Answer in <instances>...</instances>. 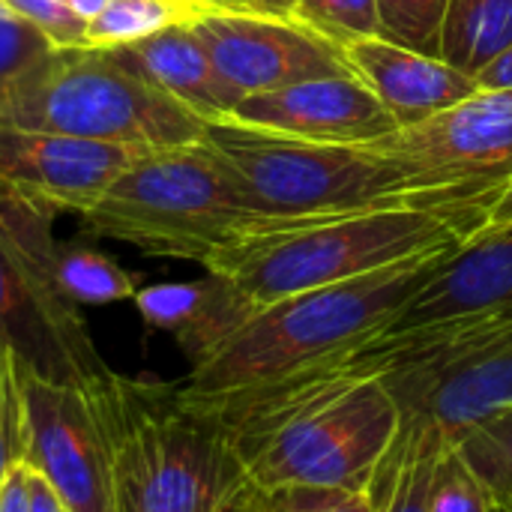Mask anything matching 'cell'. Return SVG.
<instances>
[{"label":"cell","instance_id":"cell-1","mask_svg":"<svg viewBox=\"0 0 512 512\" xmlns=\"http://www.w3.org/2000/svg\"><path fill=\"white\" fill-rule=\"evenodd\" d=\"M195 402L225 423L249 480L264 492L294 486L369 492L402 432L384 378L360 363Z\"/></svg>","mask_w":512,"mask_h":512},{"label":"cell","instance_id":"cell-2","mask_svg":"<svg viewBox=\"0 0 512 512\" xmlns=\"http://www.w3.org/2000/svg\"><path fill=\"white\" fill-rule=\"evenodd\" d=\"M84 396L105 444L111 512H231L252 489L225 423L180 381L108 369Z\"/></svg>","mask_w":512,"mask_h":512},{"label":"cell","instance_id":"cell-3","mask_svg":"<svg viewBox=\"0 0 512 512\" xmlns=\"http://www.w3.org/2000/svg\"><path fill=\"white\" fill-rule=\"evenodd\" d=\"M456 249L261 306L180 381L192 399L267 390L354 360L423 291Z\"/></svg>","mask_w":512,"mask_h":512},{"label":"cell","instance_id":"cell-4","mask_svg":"<svg viewBox=\"0 0 512 512\" xmlns=\"http://www.w3.org/2000/svg\"><path fill=\"white\" fill-rule=\"evenodd\" d=\"M78 225L93 240L207 267L228 246L282 222L255 213L225 162L198 141L141 153L90 210L78 213Z\"/></svg>","mask_w":512,"mask_h":512},{"label":"cell","instance_id":"cell-5","mask_svg":"<svg viewBox=\"0 0 512 512\" xmlns=\"http://www.w3.org/2000/svg\"><path fill=\"white\" fill-rule=\"evenodd\" d=\"M471 237L462 222L444 213L381 207L258 231L219 252L204 270L231 279L252 303L267 306L432 252L459 249Z\"/></svg>","mask_w":512,"mask_h":512},{"label":"cell","instance_id":"cell-6","mask_svg":"<svg viewBox=\"0 0 512 512\" xmlns=\"http://www.w3.org/2000/svg\"><path fill=\"white\" fill-rule=\"evenodd\" d=\"M0 126L168 150L198 144L207 120L162 93L111 51L57 48L0 90Z\"/></svg>","mask_w":512,"mask_h":512},{"label":"cell","instance_id":"cell-7","mask_svg":"<svg viewBox=\"0 0 512 512\" xmlns=\"http://www.w3.org/2000/svg\"><path fill=\"white\" fill-rule=\"evenodd\" d=\"M204 141L225 162L249 207L270 222L294 225L405 207L402 177L375 144H315L231 117L210 120Z\"/></svg>","mask_w":512,"mask_h":512},{"label":"cell","instance_id":"cell-8","mask_svg":"<svg viewBox=\"0 0 512 512\" xmlns=\"http://www.w3.org/2000/svg\"><path fill=\"white\" fill-rule=\"evenodd\" d=\"M54 219V210L0 186V348L24 372L84 390L108 363L57 279Z\"/></svg>","mask_w":512,"mask_h":512},{"label":"cell","instance_id":"cell-9","mask_svg":"<svg viewBox=\"0 0 512 512\" xmlns=\"http://www.w3.org/2000/svg\"><path fill=\"white\" fill-rule=\"evenodd\" d=\"M375 369L405 429L456 447L474 426L512 405V324H462L375 339L354 360Z\"/></svg>","mask_w":512,"mask_h":512},{"label":"cell","instance_id":"cell-10","mask_svg":"<svg viewBox=\"0 0 512 512\" xmlns=\"http://www.w3.org/2000/svg\"><path fill=\"white\" fill-rule=\"evenodd\" d=\"M375 147L393 159L405 207L444 213L477 237L512 180V90H477Z\"/></svg>","mask_w":512,"mask_h":512},{"label":"cell","instance_id":"cell-11","mask_svg":"<svg viewBox=\"0 0 512 512\" xmlns=\"http://www.w3.org/2000/svg\"><path fill=\"white\" fill-rule=\"evenodd\" d=\"M192 27L219 75L240 99L351 72L345 48L318 36L297 18L243 15L204 3Z\"/></svg>","mask_w":512,"mask_h":512},{"label":"cell","instance_id":"cell-12","mask_svg":"<svg viewBox=\"0 0 512 512\" xmlns=\"http://www.w3.org/2000/svg\"><path fill=\"white\" fill-rule=\"evenodd\" d=\"M24 465L69 512H111L108 459L84 390L21 372Z\"/></svg>","mask_w":512,"mask_h":512},{"label":"cell","instance_id":"cell-13","mask_svg":"<svg viewBox=\"0 0 512 512\" xmlns=\"http://www.w3.org/2000/svg\"><path fill=\"white\" fill-rule=\"evenodd\" d=\"M150 150L0 126V186L54 210L84 213Z\"/></svg>","mask_w":512,"mask_h":512},{"label":"cell","instance_id":"cell-14","mask_svg":"<svg viewBox=\"0 0 512 512\" xmlns=\"http://www.w3.org/2000/svg\"><path fill=\"white\" fill-rule=\"evenodd\" d=\"M462 324H512V222L462 243L378 339Z\"/></svg>","mask_w":512,"mask_h":512},{"label":"cell","instance_id":"cell-15","mask_svg":"<svg viewBox=\"0 0 512 512\" xmlns=\"http://www.w3.org/2000/svg\"><path fill=\"white\" fill-rule=\"evenodd\" d=\"M231 120L315 144L354 147L375 144L399 129L381 99L354 72L246 96L231 111Z\"/></svg>","mask_w":512,"mask_h":512},{"label":"cell","instance_id":"cell-16","mask_svg":"<svg viewBox=\"0 0 512 512\" xmlns=\"http://www.w3.org/2000/svg\"><path fill=\"white\" fill-rule=\"evenodd\" d=\"M345 57L351 72L369 84L399 129L417 126L480 90L474 75L444 57L396 45L384 36L345 45Z\"/></svg>","mask_w":512,"mask_h":512},{"label":"cell","instance_id":"cell-17","mask_svg":"<svg viewBox=\"0 0 512 512\" xmlns=\"http://www.w3.org/2000/svg\"><path fill=\"white\" fill-rule=\"evenodd\" d=\"M132 300L150 327L168 333L177 342L189 366L213 354L261 309L219 273H207L195 282L138 288Z\"/></svg>","mask_w":512,"mask_h":512},{"label":"cell","instance_id":"cell-18","mask_svg":"<svg viewBox=\"0 0 512 512\" xmlns=\"http://www.w3.org/2000/svg\"><path fill=\"white\" fill-rule=\"evenodd\" d=\"M111 54L135 75L192 108L207 123L231 117L240 102V96L228 87V81L210 60L192 21L171 24L147 39L111 48Z\"/></svg>","mask_w":512,"mask_h":512},{"label":"cell","instance_id":"cell-19","mask_svg":"<svg viewBox=\"0 0 512 512\" xmlns=\"http://www.w3.org/2000/svg\"><path fill=\"white\" fill-rule=\"evenodd\" d=\"M444 444L426 429L399 432L375 483L369 486L375 512H429V483Z\"/></svg>","mask_w":512,"mask_h":512},{"label":"cell","instance_id":"cell-20","mask_svg":"<svg viewBox=\"0 0 512 512\" xmlns=\"http://www.w3.org/2000/svg\"><path fill=\"white\" fill-rule=\"evenodd\" d=\"M512 42V0H450L441 57L456 69L477 75Z\"/></svg>","mask_w":512,"mask_h":512},{"label":"cell","instance_id":"cell-21","mask_svg":"<svg viewBox=\"0 0 512 512\" xmlns=\"http://www.w3.org/2000/svg\"><path fill=\"white\" fill-rule=\"evenodd\" d=\"M204 0H114L96 18L87 21L84 48H123L147 39L171 24L192 21Z\"/></svg>","mask_w":512,"mask_h":512},{"label":"cell","instance_id":"cell-22","mask_svg":"<svg viewBox=\"0 0 512 512\" xmlns=\"http://www.w3.org/2000/svg\"><path fill=\"white\" fill-rule=\"evenodd\" d=\"M57 279L78 306L123 303L138 294V276L93 246H63L57 252Z\"/></svg>","mask_w":512,"mask_h":512},{"label":"cell","instance_id":"cell-23","mask_svg":"<svg viewBox=\"0 0 512 512\" xmlns=\"http://www.w3.org/2000/svg\"><path fill=\"white\" fill-rule=\"evenodd\" d=\"M429 512H501V501L459 447H444L429 483Z\"/></svg>","mask_w":512,"mask_h":512},{"label":"cell","instance_id":"cell-24","mask_svg":"<svg viewBox=\"0 0 512 512\" xmlns=\"http://www.w3.org/2000/svg\"><path fill=\"white\" fill-rule=\"evenodd\" d=\"M294 18L339 48L381 36L378 0H297Z\"/></svg>","mask_w":512,"mask_h":512},{"label":"cell","instance_id":"cell-25","mask_svg":"<svg viewBox=\"0 0 512 512\" xmlns=\"http://www.w3.org/2000/svg\"><path fill=\"white\" fill-rule=\"evenodd\" d=\"M450 0H378L381 36L441 57V33L447 21Z\"/></svg>","mask_w":512,"mask_h":512},{"label":"cell","instance_id":"cell-26","mask_svg":"<svg viewBox=\"0 0 512 512\" xmlns=\"http://www.w3.org/2000/svg\"><path fill=\"white\" fill-rule=\"evenodd\" d=\"M456 447L501 501L512 489V405L486 417Z\"/></svg>","mask_w":512,"mask_h":512},{"label":"cell","instance_id":"cell-27","mask_svg":"<svg viewBox=\"0 0 512 512\" xmlns=\"http://www.w3.org/2000/svg\"><path fill=\"white\" fill-rule=\"evenodd\" d=\"M51 51H57V45L0 0V90L42 63Z\"/></svg>","mask_w":512,"mask_h":512},{"label":"cell","instance_id":"cell-28","mask_svg":"<svg viewBox=\"0 0 512 512\" xmlns=\"http://www.w3.org/2000/svg\"><path fill=\"white\" fill-rule=\"evenodd\" d=\"M252 512H375L369 492L354 489H258Z\"/></svg>","mask_w":512,"mask_h":512},{"label":"cell","instance_id":"cell-29","mask_svg":"<svg viewBox=\"0 0 512 512\" xmlns=\"http://www.w3.org/2000/svg\"><path fill=\"white\" fill-rule=\"evenodd\" d=\"M21 372V363L6 348H0V483L12 465L24 462Z\"/></svg>","mask_w":512,"mask_h":512},{"label":"cell","instance_id":"cell-30","mask_svg":"<svg viewBox=\"0 0 512 512\" xmlns=\"http://www.w3.org/2000/svg\"><path fill=\"white\" fill-rule=\"evenodd\" d=\"M21 18L36 24L57 48H78L84 45L87 21L72 12L66 0H3Z\"/></svg>","mask_w":512,"mask_h":512},{"label":"cell","instance_id":"cell-31","mask_svg":"<svg viewBox=\"0 0 512 512\" xmlns=\"http://www.w3.org/2000/svg\"><path fill=\"white\" fill-rule=\"evenodd\" d=\"M30 480L33 468L18 462L0 483V512H30Z\"/></svg>","mask_w":512,"mask_h":512},{"label":"cell","instance_id":"cell-32","mask_svg":"<svg viewBox=\"0 0 512 512\" xmlns=\"http://www.w3.org/2000/svg\"><path fill=\"white\" fill-rule=\"evenodd\" d=\"M210 6L243 12V15H264V18H294L297 0H213Z\"/></svg>","mask_w":512,"mask_h":512},{"label":"cell","instance_id":"cell-33","mask_svg":"<svg viewBox=\"0 0 512 512\" xmlns=\"http://www.w3.org/2000/svg\"><path fill=\"white\" fill-rule=\"evenodd\" d=\"M474 78L480 90H512V42L501 48Z\"/></svg>","mask_w":512,"mask_h":512},{"label":"cell","instance_id":"cell-34","mask_svg":"<svg viewBox=\"0 0 512 512\" xmlns=\"http://www.w3.org/2000/svg\"><path fill=\"white\" fill-rule=\"evenodd\" d=\"M30 512H69L66 504L60 501V495L36 471H33V480H30Z\"/></svg>","mask_w":512,"mask_h":512},{"label":"cell","instance_id":"cell-35","mask_svg":"<svg viewBox=\"0 0 512 512\" xmlns=\"http://www.w3.org/2000/svg\"><path fill=\"white\" fill-rule=\"evenodd\" d=\"M510 222H512V180L504 186V192L498 195V201L489 207L483 231H495V228H504V225H510Z\"/></svg>","mask_w":512,"mask_h":512},{"label":"cell","instance_id":"cell-36","mask_svg":"<svg viewBox=\"0 0 512 512\" xmlns=\"http://www.w3.org/2000/svg\"><path fill=\"white\" fill-rule=\"evenodd\" d=\"M69 6H72V12L75 15H81L84 21H90V18H96L102 9H108L114 0H66Z\"/></svg>","mask_w":512,"mask_h":512},{"label":"cell","instance_id":"cell-37","mask_svg":"<svg viewBox=\"0 0 512 512\" xmlns=\"http://www.w3.org/2000/svg\"><path fill=\"white\" fill-rule=\"evenodd\" d=\"M501 512H512V492L501 498Z\"/></svg>","mask_w":512,"mask_h":512},{"label":"cell","instance_id":"cell-38","mask_svg":"<svg viewBox=\"0 0 512 512\" xmlns=\"http://www.w3.org/2000/svg\"><path fill=\"white\" fill-rule=\"evenodd\" d=\"M510 492H512V489H507V492H504V495H510ZM504 495H501V498H504Z\"/></svg>","mask_w":512,"mask_h":512},{"label":"cell","instance_id":"cell-39","mask_svg":"<svg viewBox=\"0 0 512 512\" xmlns=\"http://www.w3.org/2000/svg\"><path fill=\"white\" fill-rule=\"evenodd\" d=\"M204 3H213V0H204Z\"/></svg>","mask_w":512,"mask_h":512}]
</instances>
